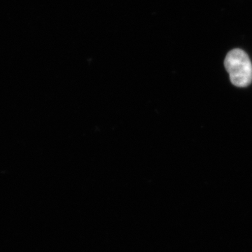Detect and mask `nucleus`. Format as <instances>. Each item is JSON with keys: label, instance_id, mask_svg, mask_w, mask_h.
Returning <instances> with one entry per match:
<instances>
[{"label": "nucleus", "instance_id": "1", "mask_svg": "<svg viewBox=\"0 0 252 252\" xmlns=\"http://www.w3.org/2000/svg\"><path fill=\"white\" fill-rule=\"evenodd\" d=\"M224 66L233 85L245 88L251 84L252 62L243 50L235 49L229 51L225 56Z\"/></svg>", "mask_w": 252, "mask_h": 252}]
</instances>
